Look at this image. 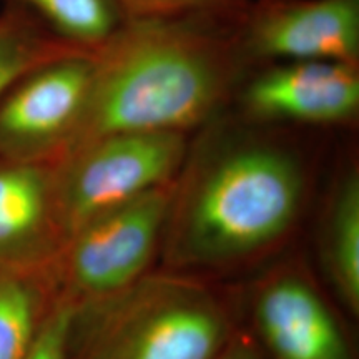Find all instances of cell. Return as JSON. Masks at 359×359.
Wrapping results in <instances>:
<instances>
[{
    "instance_id": "obj_3",
    "label": "cell",
    "mask_w": 359,
    "mask_h": 359,
    "mask_svg": "<svg viewBox=\"0 0 359 359\" xmlns=\"http://www.w3.org/2000/svg\"><path fill=\"white\" fill-rule=\"evenodd\" d=\"M97 304L72 326L69 359H215L231 339L217 302L180 280L135 281Z\"/></svg>"
},
{
    "instance_id": "obj_13",
    "label": "cell",
    "mask_w": 359,
    "mask_h": 359,
    "mask_svg": "<svg viewBox=\"0 0 359 359\" xmlns=\"http://www.w3.org/2000/svg\"><path fill=\"white\" fill-rule=\"evenodd\" d=\"M326 235V259L348 306L359 309V183L349 177L336 196Z\"/></svg>"
},
{
    "instance_id": "obj_1",
    "label": "cell",
    "mask_w": 359,
    "mask_h": 359,
    "mask_svg": "<svg viewBox=\"0 0 359 359\" xmlns=\"http://www.w3.org/2000/svg\"><path fill=\"white\" fill-rule=\"evenodd\" d=\"M238 17H127L95 50L93 74L64 154L127 132H185L222 105L240 67Z\"/></svg>"
},
{
    "instance_id": "obj_14",
    "label": "cell",
    "mask_w": 359,
    "mask_h": 359,
    "mask_svg": "<svg viewBox=\"0 0 359 359\" xmlns=\"http://www.w3.org/2000/svg\"><path fill=\"white\" fill-rule=\"evenodd\" d=\"M39 326L34 286L17 276L0 278V359H25Z\"/></svg>"
},
{
    "instance_id": "obj_2",
    "label": "cell",
    "mask_w": 359,
    "mask_h": 359,
    "mask_svg": "<svg viewBox=\"0 0 359 359\" xmlns=\"http://www.w3.org/2000/svg\"><path fill=\"white\" fill-rule=\"evenodd\" d=\"M175 218L178 262L219 263L271 245L291 226L303 180L298 163L268 143H241L208 163Z\"/></svg>"
},
{
    "instance_id": "obj_9",
    "label": "cell",
    "mask_w": 359,
    "mask_h": 359,
    "mask_svg": "<svg viewBox=\"0 0 359 359\" xmlns=\"http://www.w3.org/2000/svg\"><path fill=\"white\" fill-rule=\"evenodd\" d=\"M257 325L273 359H353L338 321L311 286L281 278L263 290Z\"/></svg>"
},
{
    "instance_id": "obj_8",
    "label": "cell",
    "mask_w": 359,
    "mask_h": 359,
    "mask_svg": "<svg viewBox=\"0 0 359 359\" xmlns=\"http://www.w3.org/2000/svg\"><path fill=\"white\" fill-rule=\"evenodd\" d=\"M243 105L258 120L348 122L359 109L358 65L298 60L271 67L246 85Z\"/></svg>"
},
{
    "instance_id": "obj_5",
    "label": "cell",
    "mask_w": 359,
    "mask_h": 359,
    "mask_svg": "<svg viewBox=\"0 0 359 359\" xmlns=\"http://www.w3.org/2000/svg\"><path fill=\"white\" fill-rule=\"evenodd\" d=\"M95 52L55 58L27 72L0 97V155L29 161L64 154L77 127Z\"/></svg>"
},
{
    "instance_id": "obj_10",
    "label": "cell",
    "mask_w": 359,
    "mask_h": 359,
    "mask_svg": "<svg viewBox=\"0 0 359 359\" xmlns=\"http://www.w3.org/2000/svg\"><path fill=\"white\" fill-rule=\"evenodd\" d=\"M48 195L47 177L35 163L0 165V262L20 257L42 236Z\"/></svg>"
},
{
    "instance_id": "obj_11",
    "label": "cell",
    "mask_w": 359,
    "mask_h": 359,
    "mask_svg": "<svg viewBox=\"0 0 359 359\" xmlns=\"http://www.w3.org/2000/svg\"><path fill=\"white\" fill-rule=\"evenodd\" d=\"M32 13L50 32L83 50L95 52L127 15L116 0H6Z\"/></svg>"
},
{
    "instance_id": "obj_17",
    "label": "cell",
    "mask_w": 359,
    "mask_h": 359,
    "mask_svg": "<svg viewBox=\"0 0 359 359\" xmlns=\"http://www.w3.org/2000/svg\"><path fill=\"white\" fill-rule=\"evenodd\" d=\"M215 359H266L259 349L245 339H230Z\"/></svg>"
},
{
    "instance_id": "obj_7",
    "label": "cell",
    "mask_w": 359,
    "mask_h": 359,
    "mask_svg": "<svg viewBox=\"0 0 359 359\" xmlns=\"http://www.w3.org/2000/svg\"><path fill=\"white\" fill-rule=\"evenodd\" d=\"M236 35L246 64L327 60L358 65L359 0H250Z\"/></svg>"
},
{
    "instance_id": "obj_6",
    "label": "cell",
    "mask_w": 359,
    "mask_h": 359,
    "mask_svg": "<svg viewBox=\"0 0 359 359\" xmlns=\"http://www.w3.org/2000/svg\"><path fill=\"white\" fill-rule=\"evenodd\" d=\"M167 185L107 210L72 233L67 273L85 298L103 299L128 288L150 263L167 223Z\"/></svg>"
},
{
    "instance_id": "obj_16",
    "label": "cell",
    "mask_w": 359,
    "mask_h": 359,
    "mask_svg": "<svg viewBox=\"0 0 359 359\" xmlns=\"http://www.w3.org/2000/svg\"><path fill=\"white\" fill-rule=\"evenodd\" d=\"M74 308L58 306L40 323L37 334L25 359H69V339Z\"/></svg>"
},
{
    "instance_id": "obj_15",
    "label": "cell",
    "mask_w": 359,
    "mask_h": 359,
    "mask_svg": "<svg viewBox=\"0 0 359 359\" xmlns=\"http://www.w3.org/2000/svg\"><path fill=\"white\" fill-rule=\"evenodd\" d=\"M127 17H168L183 13H215L238 17L250 0H116Z\"/></svg>"
},
{
    "instance_id": "obj_4",
    "label": "cell",
    "mask_w": 359,
    "mask_h": 359,
    "mask_svg": "<svg viewBox=\"0 0 359 359\" xmlns=\"http://www.w3.org/2000/svg\"><path fill=\"white\" fill-rule=\"evenodd\" d=\"M183 132H127L100 137L67 154L60 215L67 231L107 210L167 185L185 156Z\"/></svg>"
},
{
    "instance_id": "obj_12",
    "label": "cell",
    "mask_w": 359,
    "mask_h": 359,
    "mask_svg": "<svg viewBox=\"0 0 359 359\" xmlns=\"http://www.w3.org/2000/svg\"><path fill=\"white\" fill-rule=\"evenodd\" d=\"M83 52L90 50L57 37L32 13L7 6L0 13V97L27 72L55 58Z\"/></svg>"
}]
</instances>
